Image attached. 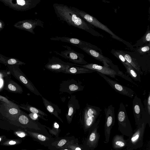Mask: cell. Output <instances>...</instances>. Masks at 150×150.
Returning a JSON list of instances; mask_svg holds the SVG:
<instances>
[{"instance_id":"44","label":"cell","mask_w":150,"mask_h":150,"mask_svg":"<svg viewBox=\"0 0 150 150\" xmlns=\"http://www.w3.org/2000/svg\"><path fill=\"white\" fill-rule=\"evenodd\" d=\"M21 150H28V149H22ZM41 150V149H37V150Z\"/></svg>"},{"instance_id":"25","label":"cell","mask_w":150,"mask_h":150,"mask_svg":"<svg viewBox=\"0 0 150 150\" xmlns=\"http://www.w3.org/2000/svg\"><path fill=\"white\" fill-rule=\"evenodd\" d=\"M118 51L123 55L126 61L133 67L137 72L142 75L143 74L136 59L131 57L129 54L122 51Z\"/></svg>"},{"instance_id":"26","label":"cell","mask_w":150,"mask_h":150,"mask_svg":"<svg viewBox=\"0 0 150 150\" xmlns=\"http://www.w3.org/2000/svg\"><path fill=\"white\" fill-rule=\"evenodd\" d=\"M126 70V72L134 81L141 82L140 74L136 72L132 67L123 65Z\"/></svg>"},{"instance_id":"16","label":"cell","mask_w":150,"mask_h":150,"mask_svg":"<svg viewBox=\"0 0 150 150\" xmlns=\"http://www.w3.org/2000/svg\"><path fill=\"white\" fill-rule=\"evenodd\" d=\"M81 49L94 59L101 62L103 64V66L110 67L118 73L120 71L117 67H115L113 64L112 62L110 59L103 56L92 48L85 47L81 48Z\"/></svg>"},{"instance_id":"4","label":"cell","mask_w":150,"mask_h":150,"mask_svg":"<svg viewBox=\"0 0 150 150\" xmlns=\"http://www.w3.org/2000/svg\"><path fill=\"white\" fill-rule=\"evenodd\" d=\"M81 18L90 25L100 29L110 34L112 38L120 41L122 39L114 33L106 25L98 21L96 18L88 13L76 8L70 7Z\"/></svg>"},{"instance_id":"18","label":"cell","mask_w":150,"mask_h":150,"mask_svg":"<svg viewBox=\"0 0 150 150\" xmlns=\"http://www.w3.org/2000/svg\"><path fill=\"white\" fill-rule=\"evenodd\" d=\"M67 107L68 110L66 114V117L67 123L70 124L76 111L80 108L79 102L75 95H71L68 102Z\"/></svg>"},{"instance_id":"28","label":"cell","mask_w":150,"mask_h":150,"mask_svg":"<svg viewBox=\"0 0 150 150\" xmlns=\"http://www.w3.org/2000/svg\"><path fill=\"white\" fill-rule=\"evenodd\" d=\"M45 127L48 129L50 134H52V136L54 135L56 138L58 137L59 134L60 132V129L59 125L57 122L55 121L54 122L52 128H50L46 126H45Z\"/></svg>"},{"instance_id":"5","label":"cell","mask_w":150,"mask_h":150,"mask_svg":"<svg viewBox=\"0 0 150 150\" xmlns=\"http://www.w3.org/2000/svg\"><path fill=\"white\" fill-rule=\"evenodd\" d=\"M146 124L143 123L137 126L131 135L126 139V149H136L142 147L143 144L144 132Z\"/></svg>"},{"instance_id":"8","label":"cell","mask_w":150,"mask_h":150,"mask_svg":"<svg viewBox=\"0 0 150 150\" xmlns=\"http://www.w3.org/2000/svg\"><path fill=\"white\" fill-rule=\"evenodd\" d=\"M66 50L59 52L56 51L54 52L74 64L79 65H85L88 64L84 59V56L82 54L74 51L67 45L62 46Z\"/></svg>"},{"instance_id":"41","label":"cell","mask_w":150,"mask_h":150,"mask_svg":"<svg viewBox=\"0 0 150 150\" xmlns=\"http://www.w3.org/2000/svg\"><path fill=\"white\" fill-rule=\"evenodd\" d=\"M6 137L5 135H0V143L4 140L6 139Z\"/></svg>"},{"instance_id":"20","label":"cell","mask_w":150,"mask_h":150,"mask_svg":"<svg viewBox=\"0 0 150 150\" xmlns=\"http://www.w3.org/2000/svg\"><path fill=\"white\" fill-rule=\"evenodd\" d=\"M50 39L52 40L61 41L68 43L80 49L85 47H93L92 45L89 43L75 38L56 36L50 38Z\"/></svg>"},{"instance_id":"12","label":"cell","mask_w":150,"mask_h":150,"mask_svg":"<svg viewBox=\"0 0 150 150\" xmlns=\"http://www.w3.org/2000/svg\"><path fill=\"white\" fill-rule=\"evenodd\" d=\"M73 66V63L64 62L58 57L52 56L49 58L45 67L52 72L59 73Z\"/></svg>"},{"instance_id":"33","label":"cell","mask_w":150,"mask_h":150,"mask_svg":"<svg viewBox=\"0 0 150 150\" xmlns=\"http://www.w3.org/2000/svg\"><path fill=\"white\" fill-rule=\"evenodd\" d=\"M141 39L142 40L141 41V42L142 43L141 45L143 44L144 43H145L147 42H150V31L149 30V26L148 29L147 28V31Z\"/></svg>"},{"instance_id":"32","label":"cell","mask_w":150,"mask_h":150,"mask_svg":"<svg viewBox=\"0 0 150 150\" xmlns=\"http://www.w3.org/2000/svg\"><path fill=\"white\" fill-rule=\"evenodd\" d=\"M64 148H68L71 150H85L81 146L77 145L74 143H71L65 146Z\"/></svg>"},{"instance_id":"38","label":"cell","mask_w":150,"mask_h":150,"mask_svg":"<svg viewBox=\"0 0 150 150\" xmlns=\"http://www.w3.org/2000/svg\"><path fill=\"white\" fill-rule=\"evenodd\" d=\"M8 88L10 90L12 91H16V87L14 85L11 84H9L8 86Z\"/></svg>"},{"instance_id":"46","label":"cell","mask_w":150,"mask_h":150,"mask_svg":"<svg viewBox=\"0 0 150 150\" xmlns=\"http://www.w3.org/2000/svg\"><path fill=\"white\" fill-rule=\"evenodd\" d=\"M87 150V149H86V150Z\"/></svg>"},{"instance_id":"10","label":"cell","mask_w":150,"mask_h":150,"mask_svg":"<svg viewBox=\"0 0 150 150\" xmlns=\"http://www.w3.org/2000/svg\"><path fill=\"white\" fill-rule=\"evenodd\" d=\"M100 118H99L95 124L88 130V136L84 141L86 149L88 150H94L98 146L100 137L98 132Z\"/></svg>"},{"instance_id":"22","label":"cell","mask_w":150,"mask_h":150,"mask_svg":"<svg viewBox=\"0 0 150 150\" xmlns=\"http://www.w3.org/2000/svg\"><path fill=\"white\" fill-rule=\"evenodd\" d=\"M112 146L115 150L121 149L127 146L126 140L123 135L116 134L114 136L112 140Z\"/></svg>"},{"instance_id":"11","label":"cell","mask_w":150,"mask_h":150,"mask_svg":"<svg viewBox=\"0 0 150 150\" xmlns=\"http://www.w3.org/2000/svg\"><path fill=\"white\" fill-rule=\"evenodd\" d=\"M84 87L80 81L71 79L62 81L59 84V91L61 92L71 95L76 92L82 91Z\"/></svg>"},{"instance_id":"13","label":"cell","mask_w":150,"mask_h":150,"mask_svg":"<svg viewBox=\"0 0 150 150\" xmlns=\"http://www.w3.org/2000/svg\"><path fill=\"white\" fill-rule=\"evenodd\" d=\"M97 73L103 77L109 85L116 91L119 93L131 98H132L135 94L134 92L131 89L119 84L115 81L110 79L106 76L100 73Z\"/></svg>"},{"instance_id":"43","label":"cell","mask_w":150,"mask_h":150,"mask_svg":"<svg viewBox=\"0 0 150 150\" xmlns=\"http://www.w3.org/2000/svg\"><path fill=\"white\" fill-rule=\"evenodd\" d=\"M2 83L3 82L2 80L1 79L0 80V87H1L2 86Z\"/></svg>"},{"instance_id":"35","label":"cell","mask_w":150,"mask_h":150,"mask_svg":"<svg viewBox=\"0 0 150 150\" xmlns=\"http://www.w3.org/2000/svg\"><path fill=\"white\" fill-rule=\"evenodd\" d=\"M150 50V44L145 45L140 47L138 50V52L141 53L143 54L149 51Z\"/></svg>"},{"instance_id":"2","label":"cell","mask_w":150,"mask_h":150,"mask_svg":"<svg viewBox=\"0 0 150 150\" xmlns=\"http://www.w3.org/2000/svg\"><path fill=\"white\" fill-rule=\"evenodd\" d=\"M101 109L87 103L82 112L81 123L85 132L88 131L95 124L100 116Z\"/></svg>"},{"instance_id":"3","label":"cell","mask_w":150,"mask_h":150,"mask_svg":"<svg viewBox=\"0 0 150 150\" xmlns=\"http://www.w3.org/2000/svg\"><path fill=\"white\" fill-rule=\"evenodd\" d=\"M118 129L124 136H130L133 133L132 126L128 118L125 105L121 102L117 114Z\"/></svg>"},{"instance_id":"23","label":"cell","mask_w":150,"mask_h":150,"mask_svg":"<svg viewBox=\"0 0 150 150\" xmlns=\"http://www.w3.org/2000/svg\"><path fill=\"white\" fill-rule=\"evenodd\" d=\"M95 71L90 69L74 65L63 71L62 73L74 75L89 73Z\"/></svg>"},{"instance_id":"9","label":"cell","mask_w":150,"mask_h":150,"mask_svg":"<svg viewBox=\"0 0 150 150\" xmlns=\"http://www.w3.org/2000/svg\"><path fill=\"white\" fill-rule=\"evenodd\" d=\"M105 115L104 125V135L105 139L104 142L107 144L109 142L111 131L115 122V107L111 104L107 108L105 107Z\"/></svg>"},{"instance_id":"7","label":"cell","mask_w":150,"mask_h":150,"mask_svg":"<svg viewBox=\"0 0 150 150\" xmlns=\"http://www.w3.org/2000/svg\"><path fill=\"white\" fill-rule=\"evenodd\" d=\"M132 110L135 123L137 126L145 123L148 124L150 127V122L147 118L141 99L137 95L134 96L133 100Z\"/></svg>"},{"instance_id":"17","label":"cell","mask_w":150,"mask_h":150,"mask_svg":"<svg viewBox=\"0 0 150 150\" xmlns=\"http://www.w3.org/2000/svg\"><path fill=\"white\" fill-rule=\"evenodd\" d=\"M19 122L24 128L33 129L40 132L43 129H45V125H42L38 121H34L31 119L29 115L23 114L18 118Z\"/></svg>"},{"instance_id":"37","label":"cell","mask_w":150,"mask_h":150,"mask_svg":"<svg viewBox=\"0 0 150 150\" xmlns=\"http://www.w3.org/2000/svg\"><path fill=\"white\" fill-rule=\"evenodd\" d=\"M9 112L11 115L16 114L18 113V110L16 108H13L9 109Z\"/></svg>"},{"instance_id":"42","label":"cell","mask_w":150,"mask_h":150,"mask_svg":"<svg viewBox=\"0 0 150 150\" xmlns=\"http://www.w3.org/2000/svg\"><path fill=\"white\" fill-rule=\"evenodd\" d=\"M58 150H71L70 149L68 148H64L58 149Z\"/></svg>"},{"instance_id":"40","label":"cell","mask_w":150,"mask_h":150,"mask_svg":"<svg viewBox=\"0 0 150 150\" xmlns=\"http://www.w3.org/2000/svg\"><path fill=\"white\" fill-rule=\"evenodd\" d=\"M0 100L6 103H9V101L6 98L1 96H0Z\"/></svg>"},{"instance_id":"34","label":"cell","mask_w":150,"mask_h":150,"mask_svg":"<svg viewBox=\"0 0 150 150\" xmlns=\"http://www.w3.org/2000/svg\"><path fill=\"white\" fill-rule=\"evenodd\" d=\"M14 134L18 137L23 138L29 136L28 134L24 130H18L14 132Z\"/></svg>"},{"instance_id":"45","label":"cell","mask_w":150,"mask_h":150,"mask_svg":"<svg viewBox=\"0 0 150 150\" xmlns=\"http://www.w3.org/2000/svg\"><path fill=\"white\" fill-rule=\"evenodd\" d=\"M126 150H134L131 149H126Z\"/></svg>"},{"instance_id":"47","label":"cell","mask_w":150,"mask_h":150,"mask_svg":"<svg viewBox=\"0 0 150 150\" xmlns=\"http://www.w3.org/2000/svg\"></svg>"},{"instance_id":"15","label":"cell","mask_w":150,"mask_h":150,"mask_svg":"<svg viewBox=\"0 0 150 150\" xmlns=\"http://www.w3.org/2000/svg\"><path fill=\"white\" fill-rule=\"evenodd\" d=\"M74 65L93 70L115 79H116V76H121L120 74L110 67L101 66L93 63H88L87 64L82 65L74 64Z\"/></svg>"},{"instance_id":"27","label":"cell","mask_w":150,"mask_h":150,"mask_svg":"<svg viewBox=\"0 0 150 150\" xmlns=\"http://www.w3.org/2000/svg\"><path fill=\"white\" fill-rule=\"evenodd\" d=\"M22 140L20 139H8L6 138L1 142L0 144L5 146H11L17 145L21 144Z\"/></svg>"},{"instance_id":"6","label":"cell","mask_w":150,"mask_h":150,"mask_svg":"<svg viewBox=\"0 0 150 150\" xmlns=\"http://www.w3.org/2000/svg\"><path fill=\"white\" fill-rule=\"evenodd\" d=\"M5 6L14 10L23 11L35 7L41 0H0Z\"/></svg>"},{"instance_id":"29","label":"cell","mask_w":150,"mask_h":150,"mask_svg":"<svg viewBox=\"0 0 150 150\" xmlns=\"http://www.w3.org/2000/svg\"><path fill=\"white\" fill-rule=\"evenodd\" d=\"M143 104L146 115L149 122H150V93H149L146 99L144 100Z\"/></svg>"},{"instance_id":"24","label":"cell","mask_w":150,"mask_h":150,"mask_svg":"<svg viewBox=\"0 0 150 150\" xmlns=\"http://www.w3.org/2000/svg\"><path fill=\"white\" fill-rule=\"evenodd\" d=\"M75 140L71 137L60 138L59 139L55 140L51 145L58 149H63L69 144L75 143Z\"/></svg>"},{"instance_id":"30","label":"cell","mask_w":150,"mask_h":150,"mask_svg":"<svg viewBox=\"0 0 150 150\" xmlns=\"http://www.w3.org/2000/svg\"><path fill=\"white\" fill-rule=\"evenodd\" d=\"M24 108L32 113L39 114L44 116H47V115L43 111L36 108L28 105H25Z\"/></svg>"},{"instance_id":"14","label":"cell","mask_w":150,"mask_h":150,"mask_svg":"<svg viewBox=\"0 0 150 150\" xmlns=\"http://www.w3.org/2000/svg\"><path fill=\"white\" fill-rule=\"evenodd\" d=\"M43 23L39 19H26L19 21L15 23L13 26L16 28L28 31L35 34L34 29L37 26L44 28Z\"/></svg>"},{"instance_id":"39","label":"cell","mask_w":150,"mask_h":150,"mask_svg":"<svg viewBox=\"0 0 150 150\" xmlns=\"http://www.w3.org/2000/svg\"><path fill=\"white\" fill-rule=\"evenodd\" d=\"M5 25L4 22L0 19V32L3 29Z\"/></svg>"},{"instance_id":"19","label":"cell","mask_w":150,"mask_h":150,"mask_svg":"<svg viewBox=\"0 0 150 150\" xmlns=\"http://www.w3.org/2000/svg\"><path fill=\"white\" fill-rule=\"evenodd\" d=\"M25 131L28 134L29 136L45 146L49 147L55 140L54 138L50 137L38 132L26 129H25Z\"/></svg>"},{"instance_id":"36","label":"cell","mask_w":150,"mask_h":150,"mask_svg":"<svg viewBox=\"0 0 150 150\" xmlns=\"http://www.w3.org/2000/svg\"><path fill=\"white\" fill-rule=\"evenodd\" d=\"M30 118L32 120L34 121H38L39 120L37 116V114H34L33 113H31L28 115Z\"/></svg>"},{"instance_id":"21","label":"cell","mask_w":150,"mask_h":150,"mask_svg":"<svg viewBox=\"0 0 150 150\" xmlns=\"http://www.w3.org/2000/svg\"><path fill=\"white\" fill-rule=\"evenodd\" d=\"M43 103L46 110L52 115H54L62 122H63L61 118L59 116L61 113V110L56 104L52 103L46 98L41 96Z\"/></svg>"},{"instance_id":"31","label":"cell","mask_w":150,"mask_h":150,"mask_svg":"<svg viewBox=\"0 0 150 150\" xmlns=\"http://www.w3.org/2000/svg\"><path fill=\"white\" fill-rule=\"evenodd\" d=\"M111 52L114 56L120 60L123 65L125 64L130 67L132 66L128 63L124 57L118 51L112 50Z\"/></svg>"},{"instance_id":"1","label":"cell","mask_w":150,"mask_h":150,"mask_svg":"<svg viewBox=\"0 0 150 150\" xmlns=\"http://www.w3.org/2000/svg\"><path fill=\"white\" fill-rule=\"evenodd\" d=\"M55 13L60 21L69 25L84 30L91 35L103 37V36L95 31L90 25L81 18L70 7L57 3L53 4Z\"/></svg>"}]
</instances>
